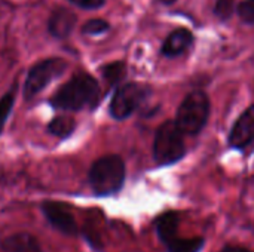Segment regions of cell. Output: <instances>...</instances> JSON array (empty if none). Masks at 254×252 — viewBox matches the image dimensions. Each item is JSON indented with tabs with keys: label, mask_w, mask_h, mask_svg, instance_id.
I'll list each match as a JSON object with an SVG mask.
<instances>
[{
	"label": "cell",
	"mask_w": 254,
	"mask_h": 252,
	"mask_svg": "<svg viewBox=\"0 0 254 252\" xmlns=\"http://www.w3.org/2000/svg\"><path fill=\"white\" fill-rule=\"evenodd\" d=\"M98 97L100 88L97 80L88 74H77L55 92L51 104L61 110H80L92 107Z\"/></svg>",
	"instance_id": "6da1fadb"
},
{
	"label": "cell",
	"mask_w": 254,
	"mask_h": 252,
	"mask_svg": "<svg viewBox=\"0 0 254 252\" xmlns=\"http://www.w3.org/2000/svg\"><path fill=\"white\" fill-rule=\"evenodd\" d=\"M124 181L125 165L119 156H104L91 166L89 183L98 196H109L119 192Z\"/></svg>",
	"instance_id": "7a4b0ae2"
},
{
	"label": "cell",
	"mask_w": 254,
	"mask_h": 252,
	"mask_svg": "<svg viewBox=\"0 0 254 252\" xmlns=\"http://www.w3.org/2000/svg\"><path fill=\"white\" fill-rule=\"evenodd\" d=\"M210 114V101L208 97L201 92L195 91L182 102L176 123L183 134L195 135L198 134L207 123Z\"/></svg>",
	"instance_id": "3957f363"
},
{
	"label": "cell",
	"mask_w": 254,
	"mask_h": 252,
	"mask_svg": "<svg viewBox=\"0 0 254 252\" xmlns=\"http://www.w3.org/2000/svg\"><path fill=\"white\" fill-rule=\"evenodd\" d=\"M155 160L159 165H171L180 160L185 154V141L183 132L176 122H165L159 126L155 146H153Z\"/></svg>",
	"instance_id": "277c9868"
},
{
	"label": "cell",
	"mask_w": 254,
	"mask_h": 252,
	"mask_svg": "<svg viewBox=\"0 0 254 252\" xmlns=\"http://www.w3.org/2000/svg\"><path fill=\"white\" fill-rule=\"evenodd\" d=\"M65 62L63 59L58 58H51V59H45L39 64H36L27 77L25 82V89L24 94L27 98L34 97L36 94H39L43 88H46L52 80H55L57 77H60L64 70H65Z\"/></svg>",
	"instance_id": "5b68a950"
},
{
	"label": "cell",
	"mask_w": 254,
	"mask_h": 252,
	"mask_svg": "<svg viewBox=\"0 0 254 252\" xmlns=\"http://www.w3.org/2000/svg\"><path fill=\"white\" fill-rule=\"evenodd\" d=\"M147 89L138 83H127L122 85L113 95L110 102V113L115 119L122 120L131 116L138 105L143 102Z\"/></svg>",
	"instance_id": "8992f818"
},
{
	"label": "cell",
	"mask_w": 254,
	"mask_h": 252,
	"mask_svg": "<svg viewBox=\"0 0 254 252\" xmlns=\"http://www.w3.org/2000/svg\"><path fill=\"white\" fill-rule=\"evenodd\" d=\"M42 211L54 229H57L58 232H61L67 236L77 235L76 220L64 205L57 203V202H45L42 205Z\"/></svg>",
	"instance_id": "52a82bcc"
},
{
	"label": "cell",
	"mask_w": 254,
	"mask_h": 252,
	"mask_svg": "<svg viewBox=\"0 0 254 252\" xmlns=\"http://www.w3.org/2000/svg\"><path fill=\"white\" fill-rule=\"evenodd\" d=\"M254 140V105L249 107L240 119L235 122L231 135L229 144L235 149H244Z\"/></svg>",
	"instance_id": "ba28073f"
},
{
	"label": "cell",
	"mask_w": 254,
	"mask_h": 252,
	"mask_svg": "<svg viewBox=\"0 0 254 252\" xmlns=\"http://www.w3.org/2000/svg\"><path fill=\"white\" fill-rule=\"evenodd\" d=\"M74 24H76V15L64 7H58L57 10H54L48 22L49 33L57 39L67 37L71 33Z\"/></svg>",
	"instance_id": "9c48e42d"
},
{
	"label": "cell",
	"mask_w": 254,
	"mask_h": 252,
	"mask_svg": "<svg viewBox=\"0 0 254 252\" xmlns=\"http://www.w3.org/2000/svg\"><path fill=\"white\" fill-rule=\"evenodd\" d=\"M193 42V36L186 28H177L174 30L162 46V53L165 56H177L182 55Z\"/></svg>",
	"instance_id": "30bf717a"
},
{
	"label": "cell",
	"mask_w": 254,
	"mask_h": 252,
	"mask_svg": "<svg viewBox=\"0 0 254 252\" xmlns=\"http://www.w3.org/2000/svg\"><path fill=\"white\" fill-rule=\"evenodd\" d=\"M4 252H42L39 241L30 233H15L1 242Z\"/></svg>",
	"instance_id": "8fae6325"
},
{
	"label": "cell",
	"mask_w": 254,
	"mask_h": 252,
	"mask_svg": "<svg viewBox=\"0 0 254 252\" xmlns=\"http://www.w3.org/2000/svg\"><path fill=\"white\" fill-rule=\"evenodd\" d=\"M179 224H180V215L177 212H165L162 215H159L155 221V227L158 232L159 239L167 245L168 242H171L173 239L177 238V230H179Z\"/></svg>",
	"instance_id": "7c38bea8"
},
{
	"label": "cell",
	"mask_w": 254,
	"mask_h": 252,
	"mask_svg": "<svg viewBox=\"0 0 254 252\" xmlns=\"http://www.w3.org/2000/svg\"><path fill=\"white\" fill-rule=\"evenodd\" d=\"M204 238H190V239H180L176 238L167 244L168 252H199L204 248Z\"/></svg>",
	"instance_id": "4fadbf2b"
},
{
	"label": "cell",
	"mask_w": 254,
	"mask_h": 252,
	"mask_svg": "<svg viewBox=\"0 0 254 252\" xmlns=\"http://www.w3.org/2000/svg\"><path fill=\"white\" fill-rule=\"evenodd\" d=\"M74 120L71 117H67V116H60V117H55L49 125H48V129L52 135L58 137V138H67L71 135V132L74 131Z\"/></svg>",
	"instance_id": "5bb4252c"
},
{
	"label": "cell",
	"mask_w": 254,
	"mask_h": 252,
	"mask_svg": "<svg viewBox=\"0 0 254 252\" xmlns=\"http://www.w3.org/2000/svg\"><path fill=\"white\" fill-rule=\"evenodd\" d=\"M103 76L110 85H115L116 82H119L125 76V65L122 62L109 64L103 68Z\"/></svg>",
	"instance_id": "9a60e30c"
},
{
	"label": "cell",
	"mask_w": 254,
	"mask_h": 252,
	"mask_svg": "<svg viewBox=\"0 0 254 252\" xmlns=\"http://www.w3.org/2000/svg\"><path fill=\"white\" fill-rule=\"evenodd\" d=\"M13 101H15V95L13 92H7L1 100H0V134L3 131V126L12 111V105H13Z\"/></svg>",
	"instance_id": "2e32d148"
},
{
	"label": "cell",
	"mask_w": 254,
	"mask_h": 252,
	"mask_svg": "<svg viewBox=\"0 0 254 252\" xmlns=\"http://www.w3.org/2000/svg\"><path fill=\"white\" fill-rule=\"evenodd\" d=\"M107 30H109V24L106 21H103V19H91L82 28V31L85 34H92V36L101 34V33H104Z\"/></svg>",
	"instance_id": "e0dca14e"
},
{
	"label": "cell",
	"mask_w": 254,
	"mask_h": 252,
	"mask_svg": "<svg viewBox=\"0 0 254 252\" xmlns=\"http://www.w3.org/2000/svg\"><path fill=\"white\" fill-rule=\"evenodd\" d=\"M238 15L246 24H254V0H246L240 3Z\"/></svg>",
	"instance_id": "ac0fdd59"
},
{
	"label": "cell",
	"mask_w": 254,
	"mask_h": 252,
	"mask_svg": "<svg viewBox=\"0 0 254 252\" xmlns=\"http://www.w3.org/2000/svg\"><path fill=\"white\" fill-rule=\"evenodd\" d=\"M232 12V0H217L216 13L222 18H228Z\"/></svg>",
	"instance_id": "d6986e66"
},
{
	"label": "cell",
	"mask_w": 254,
	"mask_h": 252,
	"mask_svg": "<svg viewBox=\"0 0 254 252\" xmlns=\"http://www.w3.org/2000/svg\"><path fill=\"white\" fill-rule=\"evenodd\" d=\"M70 1L83 9H98L104 4L106 0H70Z\"/></svg>",
	"instance_id": "ffe728a7"
},
{
	"label": "cell",
	"mask_w": 254,
	"mask_h": 252,
	"mask_svg": "<svg viewBox=\"0 0 254 252\" xmlns=\"http://www.w3.org/2000/svg\"><path fill=\"white\" fill-rule=\"evenodd\" d=\"M220 252H252L250 250H247V248H241V247H234V245H228V247H225L223 250Z\"/></svg>",
	"instance_id": "44dd1931"
},
{
	"label": "cell",
	"mask_w": 254,
	"mask_h": 252,
	"mask_svg": "<svg viewBox=\"0 0 254 252\" xmlns=\"http://www.w3.org/2000/svg\"><path fill=\"white\" fill-rule=\"evenodd\" d=\"M159 1H162V3H165V4H171V3H174L176 0H159Z\"/></svg>",
	"instance_id": "7402d4cb"
}]
</instances>
